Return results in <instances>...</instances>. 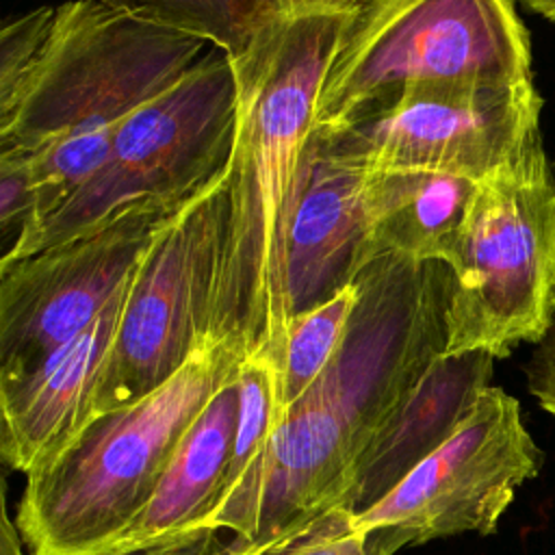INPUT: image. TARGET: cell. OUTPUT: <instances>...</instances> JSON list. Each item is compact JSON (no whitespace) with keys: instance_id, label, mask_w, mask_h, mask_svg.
I'll use <instances>...</instances> for the list:
<instances>
[{"instance_id":"obj_1","label":"cell","mask_w":555,"mask_h":555,"mask_svg":"<svg viewBox=\"0 0 555 555\" xmlns=\"http://www.w3.org/2000/svg\"><path fill=\"white\" fill-rule=\"evenodd\" d=\"M356 288L336 356L275 427L247 555L343 505L369 442L447 351V262L379 256L360 271Z\"/></svg>"},{"instance_id":"obj_2","label":"cell","mask_w":555,"mask_h":555,"mask_svg":"<svg viewBox=\"0 0 555 555\" xmlns=\"http://www.w3.org/2000/svg\"><path fill=\"white\" fill-rule=\"evenodd\" d=\"M356 0H297L241 59L230 176V223L208 343L243 360L280 358L288 330L286 225L319 95Z\"/></svg>"},{"instance_id":"obj_3","label":"cell","mask_w":555,"mask_h":555,"mask_svg":"<svg viewBox=\"0 0 555 555\" xmlns=\"http://www.w3.org/2000/svg\"><path fill=\"white\" fill-rule=\"evenodd\" d=\"M243 356L204 345L152 395L93 418L46 468L26 477L15 527L28 555H100L145 507L178 442Z\"/></svg>"},{"instance_id":"obj_4","label":"cell","mask_w":555,"mask_h":555,"mask_svg":"<svg viewBox=\"0 0 555 555\" xmlns=\"http://www.w3.org/2000/svg\"><path fill=\"white\" fill-rule=\"evenodd\" d=\"M429 80L531 82L529 33L512 0H356L327 69L314 130L364 121Z\"/></svg>"},{"instance_id":"obj_5","label":"cell","mask_w":555,"mask_h":555,"mask_svg":"<svg viewBox=\"0 0 555 555\" xmlns=\"http://www.w3.org/2000/svg\"><path fill=\"white\" fill-rule=\"evenodd\" d=\"M202 39L121 13L102 0L56 7L43 50L13 108L0 117V152L113 132L176 85L202 56Z\"/></svg>"},{"instance_id":"obj_6","label":"cell","mask_w":555,"mask_h":555,"mask_svg":"<svg viewBox=\"0 0 555 555\" xmlns=\"http://www.w3.org/2000/svg\"><path fill=\"white\" fill-rule=\"evenodd\" d=\"M447 351L505 358L555 321V163L542 139L479 182L447 260Z\"/></svg>"},{"instance_id":"obj_7","label":"cell","mask_w":555,"mask_h":555,"mask_svg":"<svg viewBox=\"0 0 555 555\" xmlns=\"http://www.w3.org/2000/svg\"><path fill=\"white\" fill-rule=\"evenodd\" d=\"M236 76L221 50L204 54L176 85L128 115L95 176L0 264L89 232L139 202H186L230 163Z\"/></svg>"},{"instance_id":"obj_8","label":"cell","mask_w":555,"mask_h":555,"mask_svg":"<svg viewBox=\"0 0 555 555\" xmlns=\"http://www.w3.org/2000/svg\"><path fill=\"white\" fill-rule=\"evenodd\" d=\"M228 223L225 167L163 223L139 258L102 362L95 418L152 395L208 345Z\"/></svg>"},{"instance_id":"obj_9","label":"cell","mask_w":555,"mask_h":555,"mask_svg":"<svg viewBox=\"0 0 555 555\" xmlns=\"http://www.w3.org/2000/svg\"><path fill=\"white\" fill-rule=\"evenodd\" d=\"M540 111L533 80H429L405 87L364 121L314 134L327 154L362 171H438L483 182L540 141Z\"/></svg>"},{"instance_id":"obj_10","label":"cell","mask_w":555,"mask_h":555,"mask_svg":"<svg viewBox=\"0 0 555 555\" xmlns=\"http://www.w3.org/2000/svg\"><path fill=\"white\" fill-rule=\"evenodd\" d=\"M540 466L542 451L522 425L518 401L488 386L453 436L390 494L356 514L353 527L373 531L386 555L468 531L490 535L516 488Z\"/></svg>"},{"instance_id":"obj_11","label":"cell","mask_w":555,"mask_h":555,"mask_svg":"<svg viewBox=\"0 0 555 555\" xmlns=\"http://www.w3.org/2000/svg\"><path fill=\"white\" fill-rule=\"evenodd\" d=\"M182 204L139 202L65 243L0 264V386L35 373L82 334Z\"/></svg>"},{"instance_id":"obj_12","label":"cell","mask_w":555,"mask_h":555,"mask_svg":"<svg viewBox=\"0 0 555 555\" xmlns=\"http://www.w3.org/2000/svg\"><path fill=\"white\" fill-rule=\"evenodd\" d=\"M364 182L366 171L327 154L312 132L286 225L288 323L349 288L373 260Z\"/></svg>"},{"instance_id":"obj_13","label":"cell","mask_w":555,"mask_h":555,"mask_svg":"<svg viewBox=\"0 0 555 555\" xmlns=\"http://www.w3.org/2000/svg\"><path fill=\"white\" fill-rule=\"evenodd\" d=\"M126 288L82 334L52 353L35 373L0 386V455L13 470L28 477L46 468L95 418L93 403L102 362Z\"/></svg>"},{"instance_id":"obj_14","label":"cell","mask_w":555,"mask_h":555,"mask_svg":"<svg viewBox=\"0 0 555 555\" xmlns=\"http://www.w3.org/2000/svg\"><path fill=\"white\" fill-rule=\"evenodd\" d=\"M494 360L481 349L440 353L360 455L340 507L371 509L442 447L490 386Z\"/></svg>"},{"instance_id":"obj_15","label":"cell","mask_w":555,"mask_h":555,"mask_svg":"<svg viewBox=\"0 0 555 555\" xmlns=\"http://www.w3.org/2000/svg\"><path fill=\"white\" fill-rule=\"evenodd\" d=\"M236 416L238 386L234 377L215 392L191 423L145 507L100 555L206 525L223 494Z\"/></svg>"},{"instance_id":"obj_16","label":"cell","mask_w":555,"mask_h":555,"mask_svg":"<svg viewBox=\"0 0 555 555\" xmlns=\"http://www.w3.org/2000/svg\"><path fill=\"white\" fill-rule=\"evenodd\" d=\"M479 182L438 171H366L371 251L447 262Z\"/></svg>"},{"instance_id":"obj_17","label":"cell","mask_w":555,"mask_h":555,"mask_svg":"<svg viewBox=\"0 0 555 555\" xmlns=\"http://www.w3.org/2000/svg\"><path fill=\"white\" fill-rule=\"evenodd\" d=\"M236 386L238 416L232 457L221 501L206 525L228 531L247 555L258 527L262 468L280 423L275 364L260 356L243 360Z\"/></svg>"},{"instance_id":"obj_18","label":"cell","mask_w":555,"mask_h":555,"mask_svg":"<svg viewBox=\"0 0 555 555\" xmlns=\"http://www.w3.org/2000/svg\"><path fill=\"white\" fill-rule=\"evenodd\" d=\"M141 22L212 43L241 59L297 0H102Z\"/></svg>"},{"instance_id":"obj_19","label":"cell","mask_w":555,"mask_h":555,"mask_svg":"<svg viewBox=\"0 0 555 555\" xmlns=\"http://www.w3.org/2000/svg\"><path fill=\"white\" fill-rule=\"evenodd\" d=\"M358 297L356 282L330 301L291 319L275 362L280 418L319 379L336 356Z\"/></svg>"},{"instance_id":"obj_20","label":"cell","mask_w":555,"mask_h":555,"mask_svg":"<svg viewBox=\"0 0 555 555\" xmlns=\"http://www.w3.org/2000/svg\"><path fill=\"white\" fill-rule=\"evenodd\" d=\"M56 7L33 9L0 33V117L17 102L52 28Z\"/></svg>"},{"instance_id":"obj_21","label":"cell","mask_w":555,"mask_h":555,"mask_svg":"<svg viewBox=\"0 0 555 555\" xmlns=\"http://www.w3.org/2000/svg\"><path fill=\"white\" fill-rule=\"evenodd\" d=\"M353 512L332 507L256 555H386L373 533L353 527Z\"/></svg>"},{"instance_id":"obj_22","label":"cell","mask_w":555,"mask_h":555,"mask_svg":"<svg viewBox=\"0 0 555 555\" xmlns=\"http://www.w3.org/2000/svg\"><path fill=\"white\" fill-rule=\"evenodd\" d=\"M35 182L28 154L20 150L0 152V236L2 258L20 243L35 217Z\"/></svg>"},{"instance_id":"obj_23","label":"cell","mask_w":555,"mask_h":555,"mask_svg":"<svg viewBox=\"0 0 555 555\" xmlns=\"http://www.w3.org/2000/svg\"><path fill=\"white\" fill-rule=\"evenodd\" d=\"M104 555H245V551L234 538L225 540L221 529L199 525Z\"/></svg>"},{"instance_id":"obj_24","label":"cell","mask_w":555,"mask_h":555,"mask_svg":"<svg viewBox=\"0 0 555 555\" xmlns=\"http://www.w3.org/2000/svg\"><path fill=\"white\" fill-rule=\"evenodd\" d=\"M527 388L542 410L555 416V321L535 343V349L525 366Z\"/></svg>"},{"instance_id":"obj_25","label":"cell","mask_w":555,"mask_h":555,"mask_svg":"<svg viewBox=\"0 0 555 555\" xmlns=\"http://www.w3.org/2000/svg\"><path fill=\"white\" fill-rule=\"evenodd\" d=\"M529 11L555 22V0H520Z\"/></svg>"}]
</instances>
